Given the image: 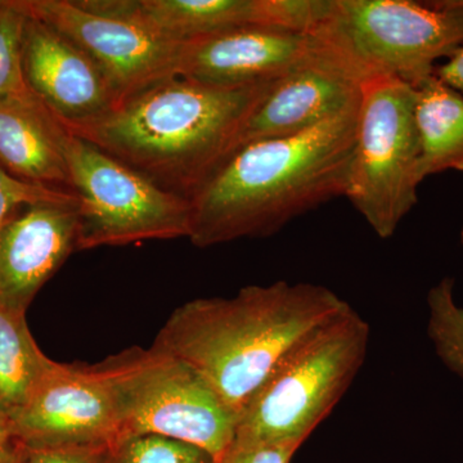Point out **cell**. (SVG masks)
<instances>
[{
    "mask_svg": "<svg viewBox=\"0 0 463 463\" xmlns=\"http://www.w3.org/2000/svg\"><path fill=\"white\" fill-rule=\"evenodd\" d=\"M358 105L292 136L231 152L188 201L194 246L267 237L345 194Z\"/></svg>",
    "mask_w": 463,
    "mask_h": 463,
    "instance_id": "cell-1",
    "label": "cell"
},
{
    "mask_svg": "<svg viewBox=\"0 0 463 463\" xmlns=\"http://www.w3.org/2000/svg\"><path fill=\"white\" fill-rule=\"evenodd\" d=\"M274 81L223 88L170 75L123 97L96 120L65 128L188 199L233 151Z\"/></svg>",
    "mask_w": 463,
    "mask_h": 463,
    "instance_id": "cell-2",
    "label": "cell"
},
{
    "mask_svg": "<svg viewBox=\"0 0 463 463\" xmlns=\"http://www.w3.org/2000/svg\"><path fill=\"white\" fill-rule=\"evenodd\" d=\"M347 306L317 283L251 285L176 307L152 349L194 368L239 417L289 347Z\"/></svg>",
    "mask_w": 463,
    "mask_h": 463,
    "instance_id": "cell-3",
    "label": "cell"
},
{
    "mask_svg": "<svg viewBox=\"0 0 463 463\" xmlns=\"http://www.w3.org/2000/svg\"><path fill=\"white\" fill-rule=\"evenodd\" d=\"M370 336L350 304L304 335L241 411L234 439L303 446L361 371Z\"/></svg>",
    "mask_w": 463,
    "mask_h": 463,
    "instance_id": "cell-4",
    "label": "cell"
},
{
    "mask_svg": "<svg viewBox=\"0 0 463 463\" xmlns=\"http://www.w3.org/2000/svg\"><path fill=\"white\" fill-rule=\"evenodd\" d=\"M310 33L359 81L416 87L463 47V0H326Z\"/></svg>",
    "mask_w": 463,
    "mask_h": 463,
    "instance_id": "cell-5",
    "label": "cell"
},
{
    "mask_svg": "<svg viewBox=\"0 0 463 463\" xmlns=\"http://www.w3.org/2000/svg\"><path fill=\"white\" fill-rule=\"evenodd\" d=\"M419 163L412 85L390 76L362 80L344 196L380 239L394 236L416 205Z\"/></svg>",
    "mask_w": 463,
    "mask_h": 463,
    "instance_id": "cell-6",
    "label": "cell"
},
{
    "mask_svg": "<svg viewBox=\"0 0 463 463\" xmlns=\"http://www.w3.org/2000/svg\"><path fill=\"white\" fill-rule=\"evenodd\" d=\"M118 392L120 438L154 434L223 455L237 416L184 362L155 349L127 350L103 362Z\"/></svg>",
    "mask_w": 463,
    "mask_h": 463,
    "instance_id": "cell-7",
    "label": "cell"
},
{
    "mask_svg": "<svg viewBox=\"0 0 463 463\" xmlns=\"http://www.w3.org/2000/svg\"><path fill=\"white\" fill-rule=\"evenodd\" d=\"M65 151L70 190L78 199V250L190 236L187 197L70 133Z\"/></svg>",
    "mask_w": 463,
    "mask_h": 463,
    "instance_id": "cell-8",
    "label": "cell"
},
{
    "mask_svg": "<svg viewBox=\"0 0 463 463\" xmlns=\"http://www.w3.org/2000/svg\"><path fill=\"white\" fill-rule=\"evenodd\" d=\"M12 425L29 449L114 443L121 435L120 404L105 364L52 361Z\"/></svg>",
    "mask_w": 463,
    "mask_h": 463,
    "instance_id": "cell-9",
    "label": "cell"
},
{
    "mask_svg": "<svg viewBox=\"0 0 463 463\" xmlns=\"http://www.w3.org/2000/svg\"><path fill=\"white\" fill-rule=\"evenodd\" d=\"M29 16L76 43L103 70L120 99L174 75L181 43L161 38L128 18L97 14L79 0H21Z\"/></svg>",
    "mask_w": 463,
    "mask_h": 463,
    "instance_id": "cell-10",
    "label": "cell"
},
{
    "mask_svg": "<svg viewBox=\"0 0 463 463\" xmlns=\"http://www.w3.org/2000/svg\"><path fill=\"white\" fill-rule=\"evenodd\" d=\"M325 51L312 33L239 26L181 43L173 74L214 87H249L277 80Z\"/></svg>",
    "mask_w": 463,
    "mask_h": 463,
    "instance_id": "cell-11",
    "label": "cell"
},
{
    "mask_svg": "<svg viewBox=\"0 0 463 463\" xmlns=\"http://www.w3.org/2000/svg\"><path fill=\"white\" fill-rule=\"evenodd\" d=\"M23 67L27 88L63 127L96 120L120 100L108 75L87 52L32 16L24 33Z\"/></svg>",
    "mask_w": 463,
    "mask_h": 463,
    "instance_id": "cell-12",
    "label": "cell"
},
{
    "mask_svg": "<svg viewBox=\"0 0 463 463\" xmlns=\"http://www.w3.org/2000/svg\"><path fill=\"white\" fill-rule=\"evenodd\" d=\"M78 251V199L21 209L0 233V307L26 313L44 283Z\"/></svg>",
    "mask_w": 463,
    "mask_h": 463,
    "instance_id": "cell-13",
    "label": "cell"
},
{
    "mask_svg": "<svg viewBox=\"0 0 463 463\" xmlns=\"http://www.w3.org/2000/svg\"><path fill=\"white\" fill-rule=\"evenodd\" d=\"M359 96L361 81L326 50L274 81L241 129L233 149L304 132L358 105Z\"/></svg>",
    "mask_w": 463,
    "mask_h": 463,
    "instance_id": "cell-14",
    "label": "cell"
},
{
    "mask_svg": "<svg viewBox=\"0 0 463 463\" xmlns=\"http://www.w3.org/2000/svg\"><path fill=\"white\" fill-rule=\"evenodd\" d=\"M97 14L128 18L174 43H185L233 27L263 25L295 32L297 0H79Z\"/></svg>",
    "mask_w": 463,
    "mask_h": 463,
    "instance_id": "cell-15",
    "label": "cell"
},
{
    "mask_svg": "<svg viewBox=\"0 0 463 463\" xmlns=\"http://www.w3.org/2000/svg\"><path fill=\"white\" fill-rule=\"evenodd\" d=\"M69 132L32 90L0 99V167L20 181L70 191Z\"/></svg>",
    "mask_w": 463,
    "mask_h": 463,
    "instance_id": "cell-16",
    "label": "cell"
},
{
    "mask_svg": "<svg viewBox=\"0 0 463 463\" xmlns=\"http://www.w3.org/2000/svg\"><path fill=\"white\" fill-rule=\"evenodd\" d=\"M413 88L420 179L449 170L463 172V94L435 74Z\"/></svg>",
    "mask_w": 463,
    "mask_h": 463,
    "instance_id": "cell-17",
    "label": "cell"
},
{
    "mask_svg": "<svg viewBox=\"0 0 463 463\" xmlns=\"http://www.w3.org/2000/svg\"><path fill=\"white\" fill-rule=\"evenodd\" d=\"M25 315L0 307V413L11 422L52 362L36 345Z\"/></svg>",
    "mask_w": 463,
    "mask_h": 463,
    "instance_id": "cell-18",
    "label": "cell"
},
{
    "mask_svg": "<svg viewBox=\"0 0 463 463\" xmlns=\"http://www.w3.org/2000/svg\"><path fill=\"white\" fill-rule=\"evenodd\" d=\"M428 336L441 364L463 381V307L455 298L449 277L432 286L428 294Z\"/></svg>",
    "mask_w": 463,
    "mask_h": 463,
    "instance_id": "cell-19",
    "label": "cell"
},
{
    "mask_svg": "<svg viewBox=\"0 0 463 463\" xmlns=\"http://www.w3.org/2000/svg\"><path fill=\"white\" fill-rule=\"evenodd\" d=\"M196 446L161 435H129L106 448L102 463H214Z\"/></svg>",
    "mask_w": 463,
    "mask_h": 463,
    "instance_id": "cell-20",
    "label": "cell"
},
{
    "mask_svg": "<svg viewBox=\"0 0 463 463\" xmlns=\"http://www.w3.org/2000/svg\"><path fill=\"white\" fill-rule=\"evenodd\" d=\"M29 14L21 0L0 5V99L29 90L24 76V33Z\"/></svg>",
    "mask_w": 463,
    "mask_h": 463,
    "instance_id": "cell-21",
    "label": "cell"
},
{
    "mask_svg": "<svg viewBox=\"0 0 463 463\" xmlns=\"http://www.w3.org/2000/svg\"><path fill=\"white\" fill-rule=\"evenodd\" d=\"M72 194L70 191L20 181L0 167V233L24 207L43 201L67 199Z\"/></svg>",
    "mask_w": 463,
    "mask_h": 463,
    "instance_id": "cell-22",
    "label": "cell"
},
{
    "mask_svg": "<svg viewBox=\"0 0 463 463\" xmlns=\"http://www.w3.org/2000/svg\"><path fill=\"white\" fill-rule=\"evenodd\" d=\"M300 444L276 441H243L233 439L214 463H291Z\"/></svg>",
    "mask_w": 463,
    "mask_h": 463,
    "instance_id": "cell-23",
    "label": "cell"
},
{
    "mask_svg": "<svg viewBox=\"0 0 463 463\" xmlns=\"http://www.w3.org/2000/svg\"><path fill=\"white\" fill-rule=\"evenodd\" d=\"M108 447H52L30 449L27 463H102Z\"/></svg>",
    "mask_w": 463,
    "mask_h": 463,
    "instance_id": "cell-24",
    "label": "cell"
},
{
    "mask_svg": "<svg viewBox=\"0 0 463 463\" xmlns=\"http://www.w3.org/2000/svg\"><path fill=\"white\" fill-rule=\"evenodd\" d=\"M30 449L18 438L14 425L0 413V463H27Z\"/></svg>",
    "mask_w": 463,
    "mask_h": 463,
    "instance_id": "cell-25",
    "label": "cell"
},
{
    "mask_svg": "<svg viewBox=\"0 0 463 463\" xmlns=\"http://www.w3.org/2000/svg\"><path fill=\"white\" fill-rule=\"evenodd\" d=\"M434 74L448 87L463 94V47L447 58L443 65L435 67Z\"/></svg>",
    "mask_w": 463,
    "mask_h": 463,
    "instance_id": "cell-26",
    "label": "cell"
},
{
    "mask_svg": "<svg viewBox=\"0 0 463 463\" xmlns=\"http://www.w3.org/2000/svg\"><path fill=\"white\" fill-rule=\"evenodd\" d=\"M459 241H461V245L463 246V224L461 227V231H459Z\"/></svg>",
    "mask_w": 463,
    "mask_h": 463,
    "instance_id": "cell-27",
    "label": "cell"
},
{
    "mask_svg": "<svg viewBox=\"0 0 463 463\" xmlns=\"http://www.w3.org/2000/svg\"><path fill=\"white\" fill-rule=\"evenodd\" d=\"M3 5V0H0V5Z\"/></svg>",
    "mask_w": 463,
    "mask_h": 463,
    "instance_id": "cell-28",
    "label": "cell"
}]
</instances>
